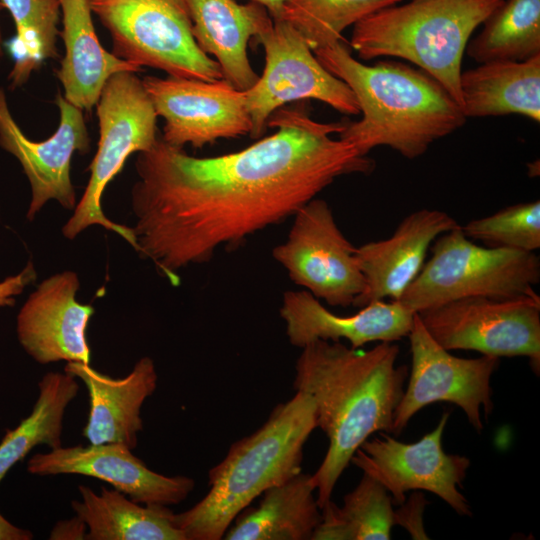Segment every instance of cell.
<instances>
[{
	"label": "cell",
	"instance_id": "4",
	"mask_svg": "<svg viewBox=\"0 0 540 540\" xmlns=\"http://www.w3.org/2000/svg\"><path fill=\"white\" fill-rule=\"evenodd\" d=\"M317 427L315 404L297 391L255 432L234 442L209 471L207 494L173 522L186 540H220L234 519L267 489L302 471L304 445Z\"/></svg>",
	"mask_w": 540,
	"mask_h": 540
},
{
	"label": "cell",
	"instance_id": "23",
	"mask_svg": "<svg viewBox=\"0 0 540 540\" xmlns=\"http://www.w3.org/2000/svg\"><path fill=\"white\" fill-rule=\"evenodd\" d=\"M464 116L524 115L540 121V55L524 61H490L461 72Z\"/></svg>",
	"mask_w": 540,
	"mask_h": 540
},
{
	"label": "cell",
	"instance_id": "21",
	"mask_svg": "<svg viewBox=\"0 0 540 540\" xmlns=\"http://www.w3.org/2000/svg\"><path fill=\"white\" fill-rule=\"evenodd\" d=\"M193 36L200 49L213 55L223 79L235 89L245 91L258 80L248 54V42L258 37L273 23L267 9L250 1L183 0Z\"/></svg>",
	"mask_w": 540,
	"mask_h": 540
},
{
	"label": "cell",
	"instance_id": "20",
	"mask_svg": "<svg viewBox=\"0 0 540 540\" xmlns=\"http://www.w3.org/2000/svg\"><path fill=\"white\" fill-rule=\"evenodd\" d=\"M64 372L80 379L89 396L82 435L90 444L123 443L135 449L143 430L141 409L157 388L158 375L150 357L139 359L123 378H113L90 364L67 362Z\"/></svg>",
	"mask_w": 540,
	"mask_h": 540
},
{
	"label": "cell",
	"instance_id": "7",
	"mask_svg": "<svg viewBox=\"0 0 540 540\" xmlns=\"http://www.w3.org/2000/svg\"><path fill=\"white\" fill-rule=\"evenodd\" d=\"M99 141L89 166L90 177L73 215L62 227L67 239H74L92 225L117 233L135 250L132 228L117 224L103 212L102 196L111 180L135 152L149 150L157 138V114L135 72L113 74L102 88L96 103Z\"/></svg>",
	"mask_w": 540,
	"mask_h": 540
},
{
	"label": "cell",
	"instance_id": "37",
	"mask_svg": "<svg viewBox=\"0 0 540 540\" xmlns=\"http://www.w3.org/2000/svg\"><path fill=\"white\" fill-rule=\"evenodd\" d=\"M124 1H127V0H89L90 6L101 5V4L119 3V2H124Z\"/></svg>",
	"mask_w": 540,
	"mask_h": 540
},
{
	"label": "cell",
	"instance_id": "22",
	"mask_svg": "<svg viewBox=\"0 0 540 540\" xmlns=\"http://www.w3.org/2000/svg\"><path fill=\"white\" fill-rule=\"evenodd\" d=\"M59 3L63 24L59 35L64 42L65 54L57 77L64 88V98L76 107L90 111L113 74L136 73L141 68L103 48L93 26L89 0H59Z\"/></svg>",
	"mask_w": 540,
	"mask_h": 540
},
{
	"label": "cell",
	"instance_id": "19",
	"mask_svg": "<svg viewBox=\"0 0 540 540\" xmlns=\"http://www.w3.org/2000/svg\"><path fill=\"white\" fill-rule=\"evenodd\" d=\"M415 314L399 300H378L341 316L306 290L285 292L280 308L289 342L299 348L316 340H346L352 348L396 342L408 336Z\"/></svg>",
	"mask_w": 540,
	"mask_h": 540
},
{
	"label": "cell",
	"instance_id": "14",
	"mask_svg": "<svg viewBox=\"0 0 540 540\" xmlns=\"http://www.w3.org/2000/svg\"><path fill=\"white\" fill-rule=\"evenodd\" d=\"M142 82L157 116L165 120L161 138L172 146L201 148L252 130L245 92L224 79L148 76Z\"/></svg>",
	"mask_w": 540,
	"mask_h": 540
},
{
	"label": "cell",
	"instance_id": "6",
	"mask_svg": "<svg viewBox=\"0 0 540 540\" xmlns=\"http://www.w3.org/2000/svg\"><path fill=\"white\" fill-rule=\"evenodd\" d=\"M430 252L399 300L414 313L464 298L530 295L540 282L535 252L482 246L466 237L461 226L438 236Z\"/></svg>",
	"mask_w": 540,
	"mask_h": 540
},
{
	"label": "cell",
	"instance_id": "18",
	"mask_svg": "<svg viewBox=\"0 0 540 540\" xmlns=\"http://www.w3.org/2000/svg\"><path fill=\"white\" fill-rule=\"evenodd\" d=\"M460 226L444 211L423 208L407 215L390 237L356 247L365 286L353 306L400 300L420 273L434 240Z\"/></svg>",
	"mask_w": 540,
	"mask_h": 540
},
{
	"label": "cell",
	"instance_id": "38",
	"mask_svg": "<svg viewBox=\"0 0 540 540\" xmlns=\"http://www.w3.org/2000/svg\"><path fill=\"white\" fill-rule=\"evenodd\" d=\"M2 9H3V6H2L1 1H0V11H1ZM2 46H3V40H2V33H1V28H0V57H1L2 54H3Z\"/></svg>",
	"mask_w": 540,
	"mask_h": 540
},
{
	"label": "cell",
	"instance_id": "5",
	"mask_svg": "<svg viewBox=\"0 0 540 540\" xmlns=\"http://www.w3.org/2000/svg\"><path fill=\"white\" fill-rule=\"evenodd\" d=\"M504 0H409L358 21L350 44L362 60L396 57L436 79L460 105L464 51Z\"/></svg>",
	"mask_w": 540,
	"mask_h": 540
},
{
	"label": "cell",
	"instance_id": "10",
	"mask_svg": "<svg viewBox=\"0 0 540 540\" xmlns=\"http://www.w3.org/2000/svg\"><path fill=\"white\" fill-rule=\"evenodd\" d=\"M257 38L265 51V68L255 84L244 91L252 138L260 137L269 117L292 101L315 99L344 114L360 113L352 90L318 61L288 22L273 20Z\"/></svg>",
	"mask_w": 540,
	"mask_h": 540
},
{
	"label": "cell",
	"instance_id": "24",
	"mask_svg": "<svg viewBox=\"0 0 540 540\" xmlns=\"http://www.w3.org/2000/svg\"><path fill=\"white\" fill-rule=\"evenodd\" d=\"M310 474L302 471L267 489L257 507L245 508L224 534L226 540H311L321 521Z\"/></svg>",
	"mask_w": 540,
	"mask_h": 540
},
{
	"label": "cell",
	"instance_id": "32",
	"mask_svg": "<svg viewBox=\"0 0 540 540\" xmlns=\"http://www.w3.org/2000/svg\"><path fill=\"white\" fill-rule=\"evenodd\" d=\"M428 501L421 493H415L401 509L394 511V525L403 526L413 539H428L423 525V513Z\"/></svg>",
	"mask_w": 540,
	"mask_h": 540
},
{
	"label": "cell",
	"instance_id": "36",
	"mask_svg": "<svg viewBox=\"0 0 540 540\" xmlns=\"http://www.w3.org/2000/svg\"><path fill=\"white\" fill-rule=\"evenodd\" d=\"M264 6L273 20L280 18L285 0H250Z\"/></svg>",
	"mask_w": 540,
	"mask_h": 540
},
{
	"label": "cell",
	"instance_id": "8",
	"mask_svg": "<svg viewBox=\"0 0 540 540\" xmlns=\"http://www.w3.org/2000/svg\"><path fill=\"white\" fill-rule=\"evenodd\" d=\"M91 10L110 33L117 57L172 77L223 79L219 64L198 46L183 0H127Z\"/></svg>",
	"mask_w": 540,
	"mask_h": 540
},
{
	"label": "cell",
	"instance_id": "1",
	"mask_svg": "<svg viewBox=\"0 0 540 540\" xmlns=\"http://www.w3.org/2000/svg\"><path fill=\"white\" fill-rule=\"evenodd\" d=\"M267 124L276 132L235 153L194 157L161 136L138 153L131 191L136 251L172 285L180 269L294 216L337 177L374 168L350 143L331 137L344 122L280 108Z\"/></svg>",
	"mask_w": 540,
	"mask_h": 540
},
{
	"label": "cell",
	"instance_id": "29",
	"mask_svg": "<svg viewBox=\"0 0 540 540\" xmlns=\"http://www.w3.org/2000/svg\"><path fill=\"white\" fill-rule=\"evenodd\" d=\"M16 26L10 51L15 59L9 78L13 86L22 85L38 65L57 57L59 0H0Z\"/></svg>",
	"mask_w": 540,
	"mask_h": 540
},
{
	"label": "cell",
	"instance_id": "9",
	"mask_svg": "<svg viewBox=\"0 0 540 540\" xmlns=\"http://www.w3.org/2000/svg\"><path fill=\"white\" fill-rule=\"evenodd\" d=\"M434 340L448 351L494 357L525 356L540 371V297H471L417 313Z\"/></svg>",
	"mask_w": 540,
	"mask_h": 540
},
{
	"label": "cell",
	"instance_id": "17",
	"mask_svg": "<svg viewBox=\"0 0 540 540\" xmlns=\"http://www.w3.org/2000/svg\"><path fill=\"white\" fill-rule=\"evenodd\" d=\"M78 275L65 270L43 280L22 305L17 338L39 364L59 361L90 364L87 326L94 307L76 299Z\"/></svg>",
	"mask_w": 540,
	"mask_h": 540
},
{
	"label": "cell",
	"instance_id": "11",
	"mask_svg": "<svg viewBox=\"0 0 540 540\" xmlns=\"http://www.w3.org/2000/svg\"><path fill=\"white\" fill-rule=\"evenodd\" d=\"M272 256L294 283L331 306H353L364 290L356 247L322 199H312L294 214L286 241Z\"/></svg>",
	"mask_w": 540,
	"mask_h": 540
},
{
	"label": "cell",
	"instance_id": "30",
	"mask_svg": "<svg viewBox=\"0 0 540 540\" xmlns=\"http://www.w3.org/2000/svg\"><path fill=\"white\" fill-rule=\"evenodd\" d=\"M401 1L285 0L279 19L292 25L314 51L342 41V33L349 26Z\"/></svg>",
	"mask_w": 540,
	"mask_h": 540
},
{
	"label": "cell",
	"instance_id": "3",
	"mask_svg": "<svg viewBox=\"0 0 540 540\" xmlns=\"http://www.w3.org/2000/svg\"><path fill=\"white\" fill-rule=\"evenodd\" d=\"M313 52L356 97L362 118L346 123L339 138L361 156L375 147L388 146L415 159L466 122L451 94L419 68L391 60L365 65L352 57L342 41Z\"/></svg>",
	"mask_w": 540,
	"mask_h": 540
},
{
	"label": "cell",
	"instance_id": "26",
	"mask_svg": "<svg viewBox=\"0 0 540 540\" xmlns=\"http://www.w3.org/2000/svg\"><path fill=\"white\" fill-rule=\"evenodd\" d=\"M38 389L31 413L14 429L7 430L0 441V483L37 445L51 450L62 446L65 411L80 386L69 373L48 372L39 381Z\"/></svg>",
	"mask_w": 540,
	"mask_h": 540
},
{
	"label": "cell",
	"instance_id": "2",
	"mask_svg": "<svg viewBox=\"0 0 540 540\" xmlns=\"http://www.w3.org/2000/svg\"><path fill=\"white\" fill-rule=\"evenodd\" d=\"M301 349L293 388L313 399L317 427L329 440L322 463L311 475L322 508L362 443L375 432L392 433L408 371L396 364L400 349L395 342L363 350L341 341L316 340Z\"/></svg>",
	"mask_w": 540,
	"mask_h": 540
},
{
	"label": "cell",
	"instance_id": "15",
	"mask_svg": "<svg viewBox=\"0 0 540 540\" xmlns=\"http://www.w3.org/2000/svg\"><path fill=\"white\" fill-rule=\"evenodd\" d=\"M55 102L60 113L55 133L44 141H32L15 122L0 88V146L19 161L30 182L32 197L26 214L29 221L51 199L74 210L77 203L71 181L72 156L75 152L87 153L90 148L83 110L61 93Z\"/></svg>",
	"mask_w": 540,
	"mask_h": 540
},
{
	"label": "cell",
	"instance_id": "16",
	"mask_svg": "<svg viewBox=\"0 0 540 540\" xmlns=\"http://www.w3.org/2000/svg\"><path fill=\"white\" fill-rule=\"evenodd\" d=\"M33 475L78 474L109 483L134 502L144 505H177L195 487L187 476H165L149 469L123 443L59 447L34 454L27 463Z\"/></svg>",
	"mask_w": 540,
	"mask_h": 540
},
{
	"label": "cell",
	"instance_id": "13",
	"mask_svg": "<svg viewBox=\"0 0 540 540\" xmlns=\"http://www.w3.org/2000/svg\"><path fill=\"white\" fill-rule=\"evenodd\" d=\"M449 416V412L443 413L437 426L414 443H403L380 432V437L362 443L350 463L381 483L399 505L405 502L406 492L425 490L440 497L457 514L470 516V505L459 490L470 460L447 454L442 446Z\"/></svg>",
	"mask_w": 540,
	"mask_h": 540
},
{
	"label": "cell",
	"instance_id": "12",
	"mask_svg": "<svg viewBox=\"0 0 540 540\" xmlns=\"http://www.w3.org/2000/svg\"><path fill=\"white\" fill-rule=\"evenodd\" d=\"M407 337L412 367L407 388L394 413L392 434L399 435L419 410L435 402L457 405L480 433L483 430L481 410L488 418L493 409L490 382L499 366V358L452 355L428 333L417 313Z\"/></svg>",
	"mask_w": 540,
	"mask_h": 540
},
{
	"label": "cell",
	"instance_id": "31",
	"mask_svg": "<svg viewBox=\"0 0 540 540\" xmlns=\"http://www.w3.org/2000/svg\"><path fill=\"white\" fill-rule=\"evenodd\" d=\"M461 229L485 246L535 252L540 248V201L510 205Z\"/></svg>",
	"mask_w": 540,
	"mask_h": 540
},
{
	"label": "cell",
	"instance_id": "27",
	"mask_svg": "<svg viewBox=\"0 0 540 540\" xmlns=\"http://www.w3.org/2000/svg\"><path fill=\"white\" fill-rule=\"evenodd\" d=\"M393 500L384 486L367 474L344 496L321 508V521L311 540H389L394 526Z\"/></svg>",
	"mask_w": 540,
	"mask_h": 540
},
{
	"label": "cell",
	"instance_id": "34",
	"mask_svg": "<svg viewBox=\"0 0 540 540\" xmlns=\"http://www.w3.org/2000/svg\"><path fill=\"white\" fill-rule=\"evenodd\" d=\"M86 533L87 527L85 523L77 515H75V517L69 520L57 522L51 530L49 539L79 540L85 539Z\"/></svg>",
	"mask_w": 540,
	"mask_h": 540
},
{
	"label": "cell",
	"instance_id": "35",
	"mask_svg": "<svg viewBox=\"0 0 540 540\" xmlns=\"http://www.w3.org/2000/svg\"><path fill=\"white\" fill-rule=\"evenodd\" d=\"M31 531L18 527L0 514V540H31Z\"/></svg>",
	"mask_w": 540,
	"mask_h": 540
},
{
	"label": "cell",
	"instance_id": "28",
	"mask_svg": "<svg viewBox=\"0 0 540 540\" xmlns=\"http://www.w3.org/2000/svg\"><path fill=\"white\" fill-rule=\"evenodd\" d=\"M466 46L479 63L524 61L540 55V0H504Z\"/></svg>",
	"mask_w": 540,
	"mask_h": 540
},
{
	"label": "cell",
	"instance_id": "25",
	"mask_svg": "<svg viewBox=\"0 0 540 540\" xmlns=\"http://www.w3.org/2000/svg\"><path fill=\"white\" fill-rule=\"evenodd\" d=\"M78 490L71 507L87 527L85 540H186L168 506L140 504L114 488Z\"/></svg>",
	"mask_w": 540,
	"mask_h": 540
},
{
	"label": "cell",
	"instance_id": "33",
	"mask_svg": "<svg viewBox=\"0 0 540 540\" xmlns=\"http://www.w3.org/2000/svg\"><path fill=\"white\" fill-rule=\"evenodd\" d=\"M36 277L37 273L34 265L29 261L19 273L8 276L0 281V309L13 306L16 302V297L29 284L33 283Z\"/></svg>",
	"mask_w": 540,
	"mask_h": 540
}]
</instances>
